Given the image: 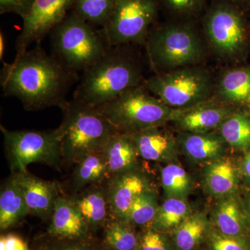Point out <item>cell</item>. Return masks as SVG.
<instances>
[{"label": "cell", "mask_w": 250, "mask_h": 250, "mask_svg": "<svg viewBox=\"0 0 250 250\" xmlns=\"http://www.w3.org/2000/svg\"><path fill=\"white\" fill-rule=\"evenodd\" d=\"M163 232L147 228L139 236L138 250H170L168 243Z\"/></svg>", "instance_id": "d6a6232c"}, {"label": "cell", "mask_w": 250, "mask_h": 250, "mask_svg": "<svg viewBox=\"0 0 250 250\" xmlns=\"http://www.w3.org/2000/svg\"><path fill=\"white\" fill-rule=\"evenodd\" d=\"M35 0H0V14H14L23 18L29 13Z\"/></svg>", "instance_id": "836d02e7"}, {"label": "cell", "mask_w": 250, "mask_h": 250, "mask_svg": "<svg viewBox=\"0 0 250 250\" xmlns=\"http://www.w3.org/2000/svg\"><path fill=\"white\" fill-rule=\"evenodd\" d=\"M13 174L22 189L29 214L50 218L55 202L62 194L60 184L43 180L27 170Z\"/></svg>", "instance_id": "5bb4252c"}, {"label": "cell", "mask_w": 250, "mask_h": 250, "mask_svg": "<svg viewBox=\"0 0 250 250\" xmlns=\"http://www.w3.org/2000/svg\"><path fill=\"white\" fill-rule=\"evenodd\" d=\"M27 250H29V249H27Z\"/></svg>", "instance_id": "ee69618b"}, {"label": "cell", "mask_w": 250, "mask_h": 250, "mask_svg": "<svg viewBox=\"0 0 250 250\" xmlns=\"http://www.w3.org/2000/svg\"><path fill=\"white\" fill-rule=\"evenodd\" d=\"M213 95L215 101L224 104H250V68L238 67L224 72L214 85Z\"/></svg>", "instance_id": "7402d4cb"}, {"label": "cell", "mask_w": 250, "mask_h": 250, "mask_svg": "<svg viewBox=\"0 0 250 250\" xmlns=\"http://www.w3.org/2000/svg\"><path fill=\"white\" fill-rule=\"evenodd\" d=\"M134 225L121 219L111 218L105 225L104 241L111 250H136L139 236Z\"/></svg>", "instance_id": "f1b7e54d"}, {"label": "cell", "mask_w": 250, "mask_h": 250, "mask_svg": "<svg viewBox=\"0 0 250 250\" xmlns=\"http://www.w3.org/2000/svg\"><path fill=\"white\" fill-rule=\"evenodd\" d=\"M177 139L181 149L189 159L205 165L223 157L228 149V143L217 131L204 134L181 132Z\"/></svg>", "instance_id": "ac0fdd59"}, {"label": "cell", "mask_w": 250, "mask_h": 250, "mask_svg": "<svg viewBox=\"0 0 250 250\" xmlns=\"http://www.w3.org/2000/svg\"><path fill=\"white\" fill-rule=\"evenodd\" d=\"M249 210H250V197L249 199Z\"/></svg>", "instance_id": "60d3db41"}, {"label": "cell", "mask_w": 250, "mask_h": 250, "mask_svg": "<svg viewBox=\"0 0 250 250\" xmlns=\"http://www.w3.org/2000/svg\"><path fill=\"white\" fill-rule=\"evenodd\" d=\"M72 197L90 230L104 228L111 219L104 182L85 188Z\"/></svg>", "instance_id": "d6986e66"}, {"label": "cell", "mask_w": 250, "mask_h": 250, "mask_svg": "<svg viewBox=\"0 0 250 250\" xmlns=\"http://www.w3.org/2000/svg\"><path fill=\"white\" fill-rule=\"evenodd\" d=\"M205 167L204 187L210 196L218 200L236 194L239 173L231 158L224 156Z\"/></svg>", "instance_id": "ffe728a7"}, {"label": "cell", "mask_w": 250, "mask_h": 250, "mask_svg": "<svg viewBox=\"0 0 250 250\" xmlns=\"http://www.w3.org/2000/svg\"><path fill=\"white\" fill-rule=\"evenodd\" d=\"M172 9L179 12L187 13L191 11L198 4L197 0H165Z\"/></svg>", "instance_id": "d590c367"}, {"label": "cell", "mask_w": 250, "mask_h": 250, "mask_svg": "<svg viewBox=\"0 0 250 250\" xmlns=\"http://www.w3.org/2000/svg\"><path fill=\"white\" fill-rule=\"evenodd\" d=\"M205 31L210 49L220 58L233 61L241 57L248 46L246 21L232 3L213 5L205 18Z\"/></svg>", "instance_id": "9c48e42d"}, {"label": "cell", "mask_w": 250, "mask_h": 250, "mask_svg": "<svg viewBox=\"0 0 250 250\" xmlns=\"http://www.w3.org/2000/svg\"><path fill=\"white\" fill-rule=\"evenodd\" d=\"M230 147L238 150L250 148V116L234 112L216 130Z\"/></svg>", "instance_id": "4316f807"}, {"label": "cell", "mask_w": 250, "mask_h": 250, "mask_svg": "<svg viewBox=\"0 0 250 250\" xmlns=\"http://www.w3.org/2000/svg\"></svg>", "instance_id": "f6af8a7d"}, {"label": "cell", "mask_w": 250, "mask_h": 250, "mask_svg": "<svg viewBox=\"0 0 250 250\" xmlns=\"http://www.w3.org/2000/svg\"><path fill=\"white\" fill-rule=\"evenodd\" d=\"M5 150L13 173L27 170L29 164L40 163L59 169L62 164L57 129L11 131L0 126Z\"/></svg>", "instance_id": "ba28073f"}, {"label": "cell", "mask_w": 250, "mask_h": 250, "mask_svg": "<svg viewBox=\"0 0 250 250\" xmlns=\"http://www.w3.org/2000/svg\"><path fill=\"white\" fill-rule=\"evenodd\" d=\"M6 250H27V245L20 237L14 234L4 236Z\"/></svg>", "instance_id": "8d00e7d4"}, {"label": "cell", "mask_w": 250, "mask_h": 250, "mask_svg": "<svg viewBox=\"0 0 250 250\" xmlns=\"http://www.w3.org/2000/svg\"><path fill=\"white\" fill-rule=\"evenodd\" d=\"M29 214L22 189L14 174L6 180L0 192V228L6 230L14 226Z\"/></svg>", "instance_id": "603a6c76"}, {"label": "cell", "mask_w": 250, "mask_h": 250, "mask_svg": "<svg viewBox=\"0 0 250 250\" xmlns=\"http://www.w3.org/2000/svg\"><path fill=\"white\" fill-rule=\"evenodd\" d=\"M5 38L4 34H0V59L1 62H4V56L5 52Z\"/></svg>", "instance_id": "f35d334b"}, {"label": "cell", "mask_w": 250, "mask_h": 250, "mask_svg": "<svg viewBox=\"0 0 250 250\" xmlns=\"http://www.w3.org/2000/svg\"><path fill=\"white\" fill-rule=\"evenodd\" d=\"M0 77L4 96L18 98L30 111L62 108L69 90L80 80L78 74L46 53L41 44L16 55L12 62H4Z\"/></svg>", "instance_id": "6da1fadb"}, {"label": "cell", "mask_w": 250, "mask_h": 250, "mask_svg": "<svg viewBox=\"0 0 250 250\" xmlns=\"http://www.w3.org/2000/svg\"><path fill=\"white\" fill-rule=\"evenodd\" d=\"M48 233L60 239H86L90 229L72 196L62 194L54 205Z\"/></svg>", "instance_id": "2e32d148"}, {"label": "cell", "mask_w": 250, "mask_h": 250, "mask_svg": "<svg viewBox=\"0 0 250 250\" xmlns=\"http://www.w3.org/2000/svg\"><path fill=\"white\" fill-rule=\"evenodd\" d=\"M164 126H154L130 134L140 157L159 163L173 162L178 156L179 143Z\"/></svg>", "instance_id": "9a60e30c"}, {"label": "cell", "mask_w": 250, "mask_h": 250, "mask_svg": "<svg viewBox=\"0 0 250 250\" xmlns=\"http://www.w3.org/2000/svg\"><path fill=\"white\" fill-rule=\"evenodd\" d=\"M116 0H75L72 11L93 27L104 29L114 10Z\"/></svg>", "instance_id": "f546056e"}, {"label": "cell", "mask_w": 250, "mask_h": 250, "mask_svg": "<svg viewBox=\"0 0 250 250\" xmlns=\"http://www.w3.org/2000/svg\"><path fill=\"white\" fill-rule=\"evenodd\" d=\"M158 16V0H116L103 31L111 46L146 44Z\"/></svg>", "instance_id": "30bf717a"}, {"label": "cell", "mask_w": 250, "mask_h": 250, "mask_svg": "<svg viewBox=\"0 0 250 250\" xmlns=\"http://www.w3.org/2000/svg\"><path fill=\"white\" fill-rule=\"evenodd\" d=\"M0 250H6L4 236H1V238H0Z\"/></svg>", "instance_id": "ab89813d"}, {"label": "cell", "mask_w": 250, "mask_h": 250, "mask_svg": "<svg viewBox=\"0 0 250 250\" xmlns=\"http://www.w3.org/2000/svg\"><path fill=\"white\" fill-rule=\"evenodd\" d=\"M159 207L156 189L147 190L136 197L125 220L134 226L149 227L155 218Z\"/></svg>", "instance_id": "4dcf8cb0"}, {"label": "cell", "mask_w": 250, "mask_h": 250, "mask_svg": "<svg viewBox=\"0 0 250 250\" xmlns=\"http://www.w3.org/2000/svg\"><path fill=\"white\" fill-rule=\"evenodd\" d=\"M200 1V0H197V1H198V2H199V1Z\"/></svg>", "instance_id": "b9f144b4"}, {"label": "cell", "mask_w": 250, "mask_h": 250, "mask_svg": "<svg viewBox=\"0 0 250 250\" xmlns=\"http://www.w3.org/2000/svg\"><path fill=\"white\" fill-rule=\"evenodd\" d=\"M215 83L208 70L197 65L156 73L144 85L167 106L185 109L209 100Z\"/></svg>", "instance_id": "52a82bcc"}, {"label": "cell", "mask_w": 250, "mask_h": 250, "mask_svg": "<svg viewBox=\"0 0 250 250\" xmlns=\"http://www.w3.org/2000/svg\"><path fill=\"white\" fill-rule=\"evenodd\" d=\"M192 212L187 200L166 198L159 205L155 218L147 228L163 233L173 231Z\"/></svg>", "instance_id": "484cf974"}, {"label": "cell", "mask_w": 250, "mask_h": 250, "mask_svg": "<svg viewBox=\"0 0 250 250\" xmlns=\"http://www.w3.org/2000/svg\"><path fill=\"white\" fill-rule=\"evenodd\" d=\"M212 220L215 229L226 236L247 238L250 233V215L236 194L218 199Z\"/></svg>", "instance_id": "e0dca14e"}, {"label": "cell", "mask_w": 250, "mask_h": 250, "mask_svg": "<svg viewBox=\"0 0 250 250\" xmlns=\"http://www.w3.org/2000/svg\"><path fill=\"white\" fill-rule=\"evenodd\" d=\"M130 45L111 46L83 72L74 99L98 108L130 88L143 84L142 65Z\"/></svg>", "instance_id": "7a4b0ae2"}, {"label": "cell", "mask_w": 250, "mask_h": 250, "mask_svg": "<svg viewBox=\"0 0 250 250\" xmlns=\"http://www.w3.org/2000/svg\"><path fill=\"white\" fill-rule=\"evenodd\" d=\"M249 4H250V2H249Z\"/></svg>", "instance_id": "7bdbcfd3"}, {"label": "cell", "mask_w": 250, "mask_h": 250, "mask_svg": "<svg viewBox=\"0 0 250 250\" xmlns=\"http://www.w3.org/2000/svg\"><path fill=\"white\" fill-rule=\"evenodd\" d=\"M49 35L52 54L78 75L100 60L111 47L103 29L98 30L72 11Z\"/></svg>", "instance_id": "277c9868"}, {"label": "cell", "mask_w": 250, "mask_h": 250, "mask_svg": "<svg viewBox=\"0 0 250 250\" xmlns=\"http://www.w3.org/2000/svg\"><path fill=\"white\" fill-rule=\"evenodd\" d=\"M210 250H250L246 238L226 236L212 229L207 234Z\"/></svg>", "instance_id": "1f68e13d"}, {"label": "cell", "mask_w": 250, "mask_h": 250, "mask_svg": "<svg viewBox=\"0 0 250 250\" xmlns=\"http://www.w3.org/2000/svg\"></svg>", "instance_id": "bcb514c9"}, {"label": "cell", "mask_w": 250, "mask_h": 250, "mask_svg": "<svg viewBox=\"0 0 250 250\" xmlns=\"http://www.w3.org/2000/svg\"><path fill=\"white\" fill-rule=\"evenodd\" d=\"M234 112L231 105L208 100L193 107L180 109L172 123L181 132L204 134L218 129Z\"/></svg>", "instance_id": "4fadbf2b"}, {"label": "cell", "mask_w": 250, "mask_h": 250, "mask_svg": "<svg viewBox=\"0 0 250 250\" xmlns=\"http://www.w3.org/2000/svg\"><path fill=\"white\" fill-rule=\"evenodd\" d=\"M61 109L57 128L62 163L75 166L85 156L102 152L112 135L118 132L98 108L73 100Z\"/></svg>", "instance_id": "3957f363"}, {"label": "cell", "mask_w": 250, "mask_h": 250, "mask_svg": "<svg viewBox=\"0 0 250 250\" xmlns=\"http://www.w3.org/2000/svg\"><path fill=\"white\" fill-rule=\"evenodd\" d=\"M150 93L143 83L126 90L98 109L123 134H133L173 121L180 109L167 106Z\"/></svg>", "instance_id": "5b68a950"}, {"label": "cell", "mask_w": 250, "mask_h": 250, "mask_svg": "<svg viewBox=\"0 0 250 250\" xmlns=\"http://www.w3.org/2000/svg\"><path fill=\"white\" fill-rule=\"evenodd\" d=\"M108 177L107 164L103 152L94 153L75 164L72 185L77 193L89 186L104 183Z\"/></svg>", "instance_id": "cb8c5ba5"}, {"label": "cell", "mask_w": 250, "mask_h": 250, "mask_svg": "<svg viewBox=\"0 0 250 250\" xmlns=\"http://www.w3.org/2000/svg\"><path fill=\"white\" fill-rule=\"evenodd\" d=\"M242 168L245 176L250 180V151L246 153L243 159Z\"/></svg>", "instance_id": "74e56055"}, {"label": "cell", "mask_w": 250, "mask_h": 250, "mask_svg": "<svg viewBox=\"0 0 250 250\" xmlns=\"http://www.w3.org/2000/svg\"><path fill=\"white\" fill-rule=\"evenodd\" d=\"M146 45L151 66L157 73L197 65L205 55L200 36L185 24L152 28Z\"/></svg>", "instance_id": "8992f818"}, {"label": "cell", "mask_w": 250, "mask_h": 250, "mask_svg": "<svg viewBox=\"0 0 250 250\" xmlns=\"http://www.w3.org/2000/svg\"><path fill=\"white\" fill-rule=\"evenodd\" d=\"M210 223L203 212H192L174 230V245L179 250H194L207 236Z\"/></svg>", "instance_id": "d4e9b609"}, {"label": "cell", "mask_w": 250, "mask_h": 250, "mask_svg": "<svg viewBox=\"0 0 250 250\" xmlns=\"http://www.w3.org/2000/svg\"><path fill=\"white\" fill-rule=\"evenodd\" d=\"M85 239H70V242L62 243L43 250H95L90 245L83 242Z\"/></svg>", "instance_id": "e575fe53"}, {"label": "cell", "mask_w": 250, "mask_h": 250, "mask_svg": "<svg viewBox=\"0 0 250 250\" xmlns=\"http://www.w3.org/2000/svg\"><path fill=\"white\" fill-rule=\"evenodd\" d=\"M102 152L107 164L109 177L139 166V153L129 134L116 132L112 135Z\"/></svg>", "instance_id": "44dd1931"}, {"label": "cell", "mask_w": 250, "mask_h": 250, "mask_svg": "<svg viewBox=\"0 0 250 250\" xmlns=\"http://www.w3.org/2000/svg\"><path fill=\"white\" fill-rule=\"evenodd\" d=\"M75 0H35L22 18L23 24L16 42V55L32 44H41L45 36L72 11Z\"/></svg>", "instance_id": "8fae6325"}, {"label": "cell", "mask_w": 250, "mask_h": 250, "mask_svg": "<svg viewBox=\"0 0 250 250\" xmlns=\"http://www.w3.org/2000/svg\"><path fill=\"white\" fill-rule=\"evenodd\" d=\"M161 186L166 198L187 200L192 189V181L185 169L174 162L168 163L161 172Z\"/></svg>", "instance_id": "83f0119b"}, {"label": "cell", "mask_w": 250, "mask_h": 250, "mask_svg": "<svg viewBox=\"0 0 250 250\" xmlns=\"http://www.w3.org/2000/svg\"><path fill=\"white\" fill-rule=\"evenodd\" d=\"M111 218L125 220L136 197L155 188L150 177L139 166L109 177L104 182Z\"/></svg>", "instance_id": "7c38bea8"}]
</instances>
